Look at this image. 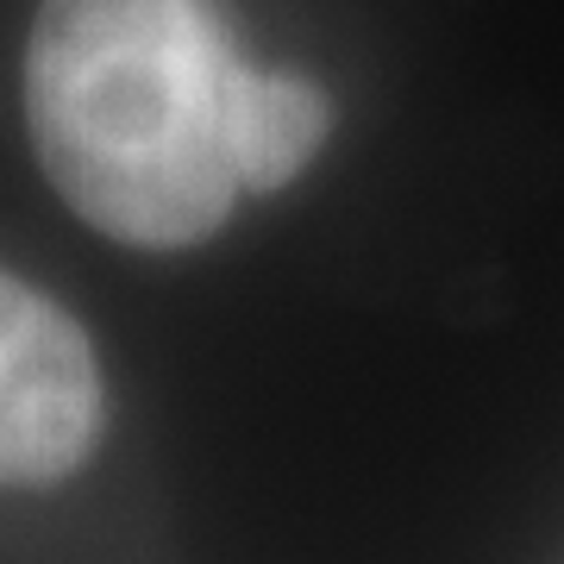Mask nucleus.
<instances>
[{"label": "nucleus", "instance_id": "obj_2", "mask_svg": "<svg viewBox=\"0 0 564 564\" xmlns=\"http://www.w3.org/2000/svg\"><path fill=\"white\" fill-rule=\"evenodd\" d=\"M101 440V364L51 295L0 270V489H39Z\"/></svg>", "mask_w": 564, "mask_h": 564}, {"label": "nucleus", "instance_id": "obj_3", "mask_svg": "<svg viewBox=\"0 0 564 564\" xmlns=\"http://www.w3.org/2000/svg\"><path fill=\"white\" fill-rule=\"evenodd\" d=\"M326 132H333V101L321 82L289 76V69H258V63L239 69L226 139H232L245 195H270L282 182H295L326 144Z\"/></svg>", "mask_w": 564, "mask_h": 564}, {"label": "nucleus", "instance_id": "obj_1", "mask_svg": "<svg viewBox=\"0 0 564 564\" xmlns=\"http://www.w3.org/2000/svg\"><path fill=\"white\" fill-rule=\"evenodd\" d=\"M239 69L220 0H44L25 44L44 176L120 245L214 239L245 195L226 139Z\"/></svg>", "mask_w": 564, "mask_h": 564}]
</instances>
